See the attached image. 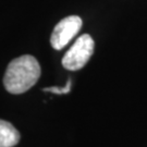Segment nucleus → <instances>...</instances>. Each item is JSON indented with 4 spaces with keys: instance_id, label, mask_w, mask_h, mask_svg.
Masks as SVG:
<instances>
[{
    "instance_id": "f257e3e1",
    "label": "nucleus",
    "mask_w": 147,
    "mask_h": 147,
    "mask_svg": "<svg viewBox=\"0 0 147 147\" xmlns=\"http://www.w3.org/2000/svg\"><path fill=\"white\" fill-rule=\"evenodd\" d=\"M40 73V65L36 58L24 55L9 63L3 78V85L11 94H22L36 84Z\"/></svg>"
},
{
    "instance_id": "f03ea898",
    "label": "nucleus",
    "mask_w": 147,
    "mask_h": 147,
    "mask_svg": "<svg viewBox=\"0 0 147 147\" xmlns=\"http://www.w3.org/2000/svg\"><path fill=\"white\" fill-rule=\"evenodd\" d=\"M94 39L88 34H83L75 40L62 59V65L70 71H78L88 62L94 53Z\"/></svg>"
},
{
    "instance_id": "7ed1b4c3",
    "label": "nucleus",
    "mask_w": 147,
    "mask_h": 147,
    "mask_svg": "<svg viewBox=\"0 0 147 147\" xmlns=\"http://www.w3.org/2000/svg\"><path fill=\"white\" fill-rule=\"evenodd\" d=\"M82 27V19L78 16H70L62 19L55 26L50 37L53 49L61 50L68 45Z\"/></svg>"
},
{
    "instance_id": "20e7f679",
    "label": "nucleus",
    "mask_w": 147,
    "mask_h": 147,
    "mask_svg": "<svg viewBox=\"0 0 147 147\" xmlns=\"http://www.w3.org/2000/svg\"><path fill=\"white\" fill-rule=\"evenodd\" d=\"M20 141V134L8 121L0 120V147H13Z\"/></svg>"
},
{
    "instance_id": "39448f33",
    "label": "nucleus",
    "mask_w": 147,
    "mask_h": 147,
    "mask_svg": "<svg viewBox=\"0 0 147 147\" xmlns=\"http://www.w3.org/2000/svg\"><path fill=\"white\" fill-rule=\"evenodd\" d=\"M70 89H71V80H69L67 85L63 86V87L53 86V87H46V88H44V90H45V92H50V93H53V94L62 95V94H67V93H69Z\"/></svg>"
}]
</instances>
